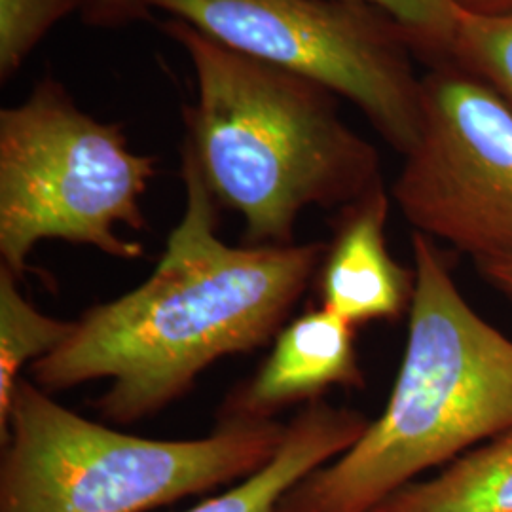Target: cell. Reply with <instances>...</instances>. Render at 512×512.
Wrapping results in <instances>:
<instances>
[{
  "instance_id": "6da1fadb",
  "label": "cell",
  "mask_w": 512,
  "mask_h": 512,
  "mask_svg": "<svg viewBox=\"0 0 512 512\" xmlns=\"http://www.w3.org/2000/svg\"><path fill=\"white\" fill-rule=\"evenodd\" d=\"M181 158L184 213L154 272L84 311L73 334L31 366L44 391L109 380L95 408L116 425L162 412L222 357L272 342L327 251L323 241L228 245L194 156L183 148Z\"/></svg>"
},
{
  "instance_id": "7a4b0ae2",
  "label": "cell",
  "mask_w": 512,
  "mask_h": 512,
  "mask_svg": "<svg viewBox=\"0 0 512 512\" xmlns=\"http://www.w3.org/2000/svg\"><path fill=\"white\" fill-rule=\"evenodd\" d=\"M160 29L196 76L183 148L217 205L245 222L247 245H291L308 207L344 209L382 183L378 150L340 116L338 95L241 54L183 19Z\"/></svg>"
},
{
  "instance_id": "3957f363",
  "label": "cell",
  "mask_w": 512,
  "mask_h": 512,
  "mask_svg": "<svg viewBox=\"0 0 512 512\" xmlns=\"http://www.w3.org/2000/svg\"><path fill=\"white\" fill-rule=\"evenodd\" d=\"M416 289L403 363L384 412L277 512H370L512 427V340L459 291L435 239L412 232Z\"/></svg>"
},
{
  "instance_id": "277c9868",
  "label": "cell",
  "mask_w": 512,
  "mask_h": 512,
  "mask_svg": "<svg viewBox=\"0 0 512 512\" xmlns=\"http://www.w3.org/2000/svg\"><path fill=\"white\" fill-rule=\"evenodd\" d=\"M287 425L219 420L202 439L137 437L21 380L0 437V512H148L253 475Z\"/></svg>"
},
{
  "instance_id": "5b68a950",
  "label": "cell",
  "mask_w": 512,
  "mask_h": 512,
  "mask_svg": "<svg viewBox=\"0 0 512 512\" xmlns=\"http://www.w3.org/2000/svg\"><path fill=\"white\" fill-rule=\"evenodd\" d=\"M156 158L135 152L118 122L80 109L54 76L25 101L0 110V266L23 277L38 243L61 239L120 260L141 258V200Z\"/></svg>"
},
{
  "instance_id": "8992f818",
  "label": "cell",
  "mask_w": 512,
  "mask_h": 512,
  "mask_svg": "<svg viewBox=\"0 0 512 512\" xmlns=\"http://www.w3.org/2000/svg\"><path fill=\"white\" fill-rule=\"evenodd\" d=\"M220 44L313 80L365 114L406 156L420 133L421 76L403 25L363 0H145Z\"/></svg>"
},
{
  "instance_id": "52a82bcc",
  "label": "cell",
  "mask_w": 512,
  "mask_h": 512,
  "mask_svg": "<svg viewBox=\"0 0 512 512\" xmlns=\"http://www.w3.org/2000/svg\"><path fill=\"white\" fill-rule=\"evenodd\" d=\"M391 198L476 264L512 260V109L452 61L421 76V124Z\"/></svg>"
},
{
  "instance_id": "ba28073f",
  "label": "cell",
  "mask_w": 512,
  "mask_h": 512,
  "mask_svg": "<svg viewBox=\"0 0 512 512\" xmlns=\"http://www.w3.org/2000/svg\"><path fill=\"white\" fill-rule=\"evenodd\" d=\"M355 325L336 313L306 311L279 330L255 376L220 406L219 420H274L296 403H315L332 387H363Z\"/></svg>"
},
{
  "instance_id": "9c48e42d",
  "label": "cell",
  "mask_w": 512,
  "mask_h": 512,
  "mask_svg": "<svg viewBox=\"0 0 512 512\" xmlns=\"http://www.w3.org/2000/svg\"><path fill=\"white\" fill-rule=\"evenodd\" d=\"M391 200L382 181L340 209L317 272L321 306L355 327L399 321L412 308L416 272L399 264L387 245Z\"/></svg>"
},
{
  "instance_id": "30bf717a",
  "label": "cell",
  "mask_w": 512,
  "mask_h": 512,
  "mask_svg": "<svg viewBox=\"0 0 512 512\" xmlns=\"http://www.w3.org/2000/svg\"><path fill=\"white\" fill-rule=\"evenodd\" d=\"M368 423L357 410L325 401L308 403L287 423L281 446L262 469L183 512H277L298 482L342 456Z\"/></svg>"
},
{
  "instance_id": "8fae6325",
  "label": "cell",
  "mask_w": 512,
  "mask_h": 512,
  "mask_svg": "<svg viewBox=\"0 0 512 512\" xmlns=\"http://www.w3.org/2000/svg\"><path fill=\"white\" fill-rule=\"evenodd\" d=\"M370 512H512V427Z\"/></svg>"
},
{
  "instance_id": "7c38bea8",
  "label": "cell",
  "mask_w": 512,
  "mask_h": 512,
  "mask_svg": "<svg viewBox=\"0 0 512 512\" xmlns=\"http://www.w3.org/2000/svg\"><path fill=\"white\" fill-rule=\"evenodd\" d=\"M76 321L55 319L19 291L18 277L0 266V437L6 433L21 370L59 348Z\"/></svg>"
},
{
  "instance_id": "4fadbf2b",
  "label": "cell",
  "mask_w": 512,
  "mask_h": 512,
  "mask_svg": "<svg viewBox=\"0 0 512 512\" xmlns=\"http://www.w3.org/2000/svg\"><path fill=\"white\" fill-rule=\"evenodd\" d=\"M446 61L488 84L512 109V14L478 16L456 10Z\"/></svg>"
},
{
  "instance_id": "5bb4252c",
  "label": "cell",
  "mask_w": 512,
  "mask_h": 512,
  "mask_svg": "<svg viewBox=\"0 0 512 512\" xmlns=\"http://www.w3.org/2000/svg\"><path fill=\"white\" fill-rule=\"evenodd\" d=\"M93 0H0V80L10 82L38 44L76 12L82 16Z\"/></svg>"
},
{
  "instance_id": "9a60e30c",
  "label": "cell",
  "mask_w": 512,
  "mask_h": 512,
  "mask_svg": "<svg viewBox=\"0 0 512 512\" xmlns=\"http://www.w3.org/2000/svg\"><path fill=\"white\" fill-rule=\"evenodd\" d=\"M397 19L412 40L414 52L429 65L448 59L456 8L448 0H363Z\"/></svg>"
},
{
  "instance_id": "2e32d148",
  "label": "cell",
  "mask_w": 512,
  "mask_h": 512,
  "mask_svg": "<svg viewBox=\"0 0 512 512\" xmlns=\"http://www.w3.org/2000/svg\"><path fill=\"white\" fill-rule=\"evenodd\" d=\"M82 18L99 29H122L152 18V8L145 0H93Z\"/></svg>"
},
{
  "instance_id": "e0dca14e",
  "label": "cell",
  "mask_w": 512,
  "mask_h": 512,
  "mask_svg": "<svg viewBox=\"0 0 512 512\" xmlns=\"http://www.w3.org/2000/svg\"><path fill=\"white\" fill-rule=\"evenodd\" d=\"M476 266H478V272L484 275L497 291L512 298V260L482 262Z\"/></svg>"
},
{
  "instance_id": "ac0fdd59",
  "label": "cell",
  "mask_w": 512,
  "mask_h": 512,
  "mask_svg": "<svg viewBox=\"0 0 512 512\" xmlns=\"http://www.w3.org/2000/svg\"><path fill=\"white\" fill-rule=\"evenodd\" d=\"M459 12L478 16L512 14V0H448Z\"/></svg>"
}]
</instances>
